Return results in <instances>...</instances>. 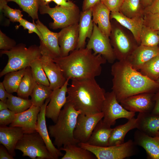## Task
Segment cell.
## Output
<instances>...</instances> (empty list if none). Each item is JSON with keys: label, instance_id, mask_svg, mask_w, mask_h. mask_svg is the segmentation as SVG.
<instances>
[{"label": "cell", "instance_id": "cell-40", "mask_svg": "<svg viewBox=\"0 0 159 159\" xmlns=\"http://www.w3.org/2000/svg\"><path fill=\"white\" fill-rule=\"evenodd\" d=\"M9 20L13 22H19L22 19L23 15L19 9H13L7 4L4 6L2 11Z\"/></svg>", "mask_w": 159, "mask_h": 159}, {"label": "cell", "instance_id": "cell-15", "mask_svg": "<svg viewBox=\"0 0 159 159\" xmlns=\"http://www.w3.org/2000/svg\"><path fill=\"white\" fill-rule=\"evenodd\" d=\"M69 80L67 79L61 87L52 90L50 101L46 107V117L51 119L54 123L57 122L62 108L67 102L66 94Z\"/></svg>", "mask_w": 159, "mask_h": 159}, {"label": "cell", "instance_id": "cell-48", "mask_svg": "<svg viewBox=\"0 0 159 159\" xmlns=\"http://www.w3.org/2000/svg\"><path fill=\"white\" fill-rule=\"evenodd\" d=\"M0 159H14V157L10 154L6 148L3 145L0 146Z\"/></svg>", "mask_w": 159, "mask_h": 159}, {"label": "cell", "instance_id": "cell-23", "mask_svg": "<svg viewBox=\"0 0 159 159\" xmlns=\"http://www.w3.org/2000/svg\"><path fill=\"white\" fill-rule=\"evenodd\" d=\"M111 11L101 1L96 4L92 9V20L100 31L109 37L112 29L110 21Z\"/></svg>", "mask_w": 159, "mask_h": 159}, {"label": "cell", "instance_id": "cell-43", "mask_svg": "<svg viewBox=\"0 0 159 159\" xmlns=\"http://www.w3.org/2000/svg\"><path fill=\"white\" fill-rule=\"evenodd\" d=\"M16 113L8 109L0 111V125L7 126L14 121Z\"/></svg>", "mask_w": 159, "mask_h": 159}, {"label": "cell", "instance_id": "cell-35", "mask_svg": "<svg viewBox=\"0 0 159 159\" xmlns=\"http://www.w3.org/2000/svg\"><path fill=\"white\" fill-rule=\"evenodd\" d=\"M7 2H14L27 13L33 20L38 19V11L40 6L43 5L41 0H6Z\"/></svg>", "mask_w": 159, "mask_h": 159}, {"label": "cell", "instance_id": "cell-22", "mask_svg": "<svg viewBox=\"0 0 159 159\" xmlns=\"http://www.w3.org/2000/svg\"><path fill=\"white\" fill-rule=\"evenodd\" d=\"M111 19H114L121 25L129 30L138 44H140V35L144 25L143 15L130 18L120 12H111Z\"/></svg>", "mask_w": 159, "mask_h": 159}, {"label": "cell", "instance_id": "cell-39", "mask_svg": "<svg viewBox=\"0 0 159 159\" xmlns=\"http://www.w3.org/2000/svg\"><path fill=\"white\" fill-rule=\"evenodd\" d=\"M143 18L145 25L154 30L159 31V14L145 12Z\"/></svg>", "mask_w": 159, "mask_h": 159}, {"label": "cell", "instance_id": "cell-12", "mask_svg": "<svg viewBox=\"0 0 159 159\" xmlns=\"http://www.w3.org/2000/svg\"><path fill=\"white\" fill-rule=\"evenodd\" d=\"M103 116L102 112L87 115L80 114L74 132L75 139L79 143H87L97 125Z\"/></svg>", "mask_w": 159, "mask_h": 159}, {"label": "cell", "instance_id": "cell-50", "mask_svg": "<svg viewBox=\"0 0 159 159\" xmlns=\"http://www.w3.org/2000/svg\"><path fill=\"white\" fill-rule=\"evenodd\" d=\"M9 93L6 91L2 82H0V99L1 100L6 102Z\"/></svg>", "mask_w": 159, "mask_h": 159}, {"label": "cell", "instance_id": "cell-8", "mask_svg": "<svg viewBox=\"0 0 159 159\" xmlns=\"http://www.w3.org/2000/svg\"><path fill=\"white\" fill-rule=\"evenodd\" d=\"M15 150L21 151L23 156H28L32 159H54L37 131L24 133L17 143Z\"/></svg>", "mask_w": 159, "mask_h": 159}, {"label": "cell", "instance_id": "cell-6", "mask_svg": "<svg viewBox=\"0 0 159 159\" xmlns=\"http://www.w3.org/2000/svg\"><path fill=\"white\" fill-rule=\"evenodd\" d=\"M39 11L41 14H48L53 19L49 24L50 28L53 29H62L79 23L81 11L76 5L72 7L56 5L51 7L49 5H42Z\"/></svg>", "mask_w": 159, "mask_h": 159}, {"label": "cell", "instance_id": "cell-41", "mask_svg": "<svg viewBox=\"0 0 159 159\" xmlns=\"http://www.w3.org/2000/svg\"><path fill=\"white\" fill-rule=\"evenodd\" d=\"M33 22L31 23L25 19L22 18L19 22V25L17 26V27L18 28L20 26H22L24 29L28 30L29 33H35L38 36L40 41H43V39L41 33L34 20H33Z\"/></svg>", "mask_w": 159, "mask_h": 159}, {"label": "cell", "instance_id": "cell-9", "mask_svg": "<svg viewBox=\"0 0 159 159\" xmlns=\"http://www.w3.org/2000/svg\"><path fill=\"white\" fill-rule=\"evenodd\" d=\"M111 26L109 37L116 59L118 61L127 60L139 45L129 37L119 26L112 24Z\"/></svg>", "mask_w": 159, "mask_h": 159}, {"label": "cell", "instance_id": "cell-4", "mask_svg": "<svg viewBox=\"0 0 159 159\" xmlns=\"http://www.w3.org/2000/svg\"><path fill=\"white\" fill-rule=\"evenodd\" d=\"M81 114L69 103L66 102L62 109L57 122L48 127L50 137L54 139V144L59 149L70 144H78L74 132L77 118Z\"/></svg>", "mask_w": 159, "mask_h": 159}, {"label": "cell", "instance_id": "cell-46", "mask_svg": "<svg viewBox=\"0 0 159 159\" xmlns=\"http://www.w3.org/2000/svg\"><path fill=\"white\" fill-rule=\"evenodd\" d=\"M101 0H83L82 11L92 8L96 4Z\"/></svg>", "mask_w": 159, "mask_h": 159}, {"label": "cell", "instance_id": "cell-57", "mask_svg": "<svg viewBox=\"0 0 159 159\" xmlns=\"http://www.w3.org/2000/svg\"><path fill=\"white\" fill-rule=\"evenodd\" d=\"M157 33H158V34L159 37V31H157Z\"/></svg>", "mask_w": 159, "mask_h": 159}, {"label": "cell", "instance_id": "cell-29", "mask_svg": "<svg viewBox=\"0 0 159 159\" xmlns=\"http://www.w3.org/2000/svg\"><path fill=\"white\" fill-rule=\"evenodd\" d=\"M65 152L61 159H95V156L89 150L79 146L78 144H70L59 149Z\"/></svg>", "mask_w": 159, "mask_h": 159}, {"label": "cell", "instance_id": "cell-34", "mask_svg": "<svg viewBox=\"0 0 159 159\" xmlns=\"http://www.w3.org/2000/svg\"><path fill=\"white\" fill-rule=\"evenodd\" d=\"M6 103L8 109L16 114L26 110L32 105L31 99H24L9 93Z\"/></svg>", "mask_w": 159, "mask_h": 159}, {"label": "cell", "instance_id": "cell-26", "mask_svg": "<svg viewBox=\"0 0 159 159\" xmlns=\"http://www.w3.org/2000/svg\"><path fill=\"white\" fill-rule=\"evenodd\" d=\"M136 128L145 134L156 136L159 132V115L151 113H139L136 118Z\"/></svg>", "mask_w": 159, "mask_h": 159}, {"label": "cell", "instance_id": "cell-3", "mask_svg": "<svg viewBox=\"0 0 159 159\" xmlns=\"http://www.w3.org/2000/svg\"><path fill=\"white\" fill-rule=\"evenodd\" d=\"M106 92L94 79H72L68 87L67 102L81 114L101 112Z\"/></svg>", "mask_w": 159, "mask_h": 159}, {"label": "cell", "instance_id": "cell-37", "mask_svg": "<svg viewBox=\"0 0 159 159\" xmlns=\"http://www.w3.org/2000/svg\"><path fill=\"white\" fill-rule=\"evenodd\" d=\"M140 45L148 47L158 46L159 37L157 31H155L144 24L140 35Z\"/></svg>", "mask_w": 159, "mask_h": 159}, {"label": "cell", "instance_id": "cell-17", "mask_svg": "<svg viewBox=\"0 0 159 159\" xmlns=\"http://www.w3.org/2000/svg\"><path fill=\"white\" fill-rule=\"evenodd\" d=\"M50 100V97L47 99L41 107V110L38 116L36 131L43 139L49 152L54 159H57L59 157L63 156L64 154L61 150L55 147L52 142L47 127L45 110Z\"/></svg>", "mask_w": 159, "mask_h": 159}, {"label": "cell", "instance_id": "cell-30", "mask_svg": "<svg viewBox=\"0 0 159 159\" xmlns=\"http://www.w3.org/2000/svg\"><path fill=\"white\" fill-rule=\"evenodd\" d=\"M36 83L30 67L26 68L16 92L18 96L29 99Z\"/></svg>", "mask_w": 159, "mask_h": 159}, {"label": "cell", "instance_id": "cell-11", "mask_svg": "<svg viewBox=\"0 0 159 159\" xmlns=\"http://www.w3.org/2000/svg\"><path fill=\"white\" fill-rule=\"evenodd\" d=\"M86 48L93 50L95 54H100L109 63H113L116 59L109 37L103 34L93 23V29Z\"/></svg>", "mask_w": 159, "mask_h": 159}, {"label": "cell", "instance_id": "cell-5", "mask_svg": "<svg viewBox=\"0 0 159 159\" xmlns=\"http://www.w3.org/2000/svg\"><path fill=\"white\" fill-rule=\"evenodd\" d=\"M0 53L6 55L8 58L6 64L0 72V77L10 72L30 67L33 62L42 56L39 46L34 45L27 48L23 44L16 45L10 50H1Z\"/></svg>", "mask_w": 159, "mask_h": 159}, {"label": "cell", "instance_id": "cell-38", "mask_svg": "<svg viewBox=\"0 0 159 159\" xmlns=\"http://www.w3.org/2000/svg\"><path fill=\"white\" fill-rule=\"evenodd\" d=\"M30 67L37 83L49 86V81L44 69L40 58L33 62Z\"/></svg>", "mask_w": 159, "mask_h": 159}, {"label": "cell", "instance_id": "cell-24", "mask_svg": "<svg viewBox=\"0 0 159 159\" xmlns=\"http://www.w3.org/2000/svg\"><path fill=\"white\" fill-rule=\"evenodd\" d=\"M135 144L143 148L148 158L159 159V138L148 135L137 130L134 136Z\"/></svg>", "mask_w": 159, "mask_h": 159}, {"label": "cell", "instance_id": "cell-31", "mask_svg": "<svg viewBox=\"0 0 159 159\" xmlns=\"http://www.w3.org/2000/svg\"><path fill=\"white\" fill-rule=\"evenodd\" d=\"M25 69L10 72L4 75L2 82L8 93L12 94L17 92L20 82L24 75Z\"/></svg>", "mask_w": 159, "mask_h": 159}, {"label": "cell", "instance_id": "cell-10", "mask_svg": "<svg viewBox=\"0 0 159 159\" xmlns=\"http://www.w3.org/2000/svg\"><path fill=\"white\" fill-rule=\"evenodd\" d=\"M119 103L112 91L106 92L101 112L104 114L103 120L110 126L114 125L118 119L129 120L135 115V112L127 110Z\"/></svg>", "mask_w": 159, "mask_h": 159}, {"label": "cell", "instance_id": "cell-28", "mask_svg": "<svg viewBox=\"0 0 159 159\" xmlns=\"http://www.w3.org/2000/svg\"><path fill=\"white\" fill-rule=\"evenodd\" d=\"M136 118L134 117L128 120L125 123L112 128L110 136L108 146L118 145L124 143L126 135L130 130L136 128Z\"/></svg>", "mask_w": 159, "mask_h": 159}, {"label": "cell", "instance_id": "cell-21", "mask_svg": "<svg viewBox=\"0 0 159 159\" xmlns=\"http://www.w3.org/2000/svg\"><path fill=\"white\" fill-rule=\"evenodd\" d=\"M19 127L0 125V143L13 157L16 155L15 147L19 141L24 134Z\"/></svg>", "mask_w": 159, "mask_h": 159}, {"label": "cell", "instance_id": "cell-13", "mask_svg": "<svg viewBox=\"0 0 159 159\" xmlns=\"http://www.w3.org/2000/svg\"><path fill=\"white\" fill-rule=\"evenodd\" d=\"M35 23L43 39V41H40L39 46L42 55L53 59L61 57L58 32H54L49 30L39 19L37 20Z\"/></svg>", "mask_w": 159, "mask_h": 159}, {"label": "cell", "instance_id": "cell-1", "mask_svg": "<svg viewBox=\"0 0 159 159\" xmlns=\"http://www.w3.org/2000/svg\"><path fill=\"white\" fill-rule=\"evenodd\" d=\"M111 73L113 77L112 91L120 103L133 95L159 91L158 83L133 68L127 60L113 63Z\"/></svg>", "mask_w": 159, "mask_h": 159}, {"label": "cell", "instance_id": "cell-25", "mask_svg": "<svg viewBox=\"0 0 159 159\" xmlns=\"http://www.w3.org/2000/svg\"><path fill=\"white\" fill-rule=\"evenodd\" d=\"M92 8L80 12L79 22V38L76 49L84 48L87 38L90 39L93 29L92 20Z\"/></svg>", "mask_w": 159, "mask_h": 159}, {"label": "cell", "instance_id": "cell-33", "mask_svg": "<svg viewBox=\"0 0 159 159\" xmlns=\"http://www.w3.org/2000/svg\"><path fill=\"white\" fill-rule=\"evenodd\" d=\"M144 9L140 0H124L119 12L127 17L132 18L143 15Z\"/></svg>", "mask_w": 159, "mask_h": 159}, {"label": "cell", "instance_id": "cell-55", "mask_svg": "<svg viewBox=\"0 0 159 159\" xmlns=\"http://www.w3.org/2000/svg\"><path fill=\"white\" fill-rule=\"evenodd\" d=\"M156 82L158 83L159 84V78L157 80Z\"/></svg>", "mask_w": 159, "mask_h": 159}, {"label": "cell", "instance_id": "cell-53", "mask_svg": "<svg viewBox=\"0 0 159 159\" xmlns=\"http://www.w3.org/2000/svg\"><path fill=\"white\" fill-rule=\"evenodd\" d=\"M7 1L6 0H0V12H2L3 8L4 6L7 4Z\"/></svg>", "mask_w": 159, "mask_h": 159}, {"label": "cell", "instance_id": "cell-54", "mask_svg": "<svg viewBox=\"0 0 159 159\" xmlns=\"http://www.w3.org/2000/svg\"><path fill=\"white\" fill-rule=\"evenodd\" d=\"M43 5H49L53 0H41Z\"/></svg>", "mask_w": 159, "mask_h": 159}, {"label": "cell", "instance_id": "cell-44", "mask_svg": "<svg viewBox=\"0 0 159 159\" xmlns=\"http://www.w3.org/2000/svg\"><path fill=\"white\" fill-rule=\"evenodd\" d=\"M124 0H101L111 12H119Z\"/></svg>", "mask_w": 159, "mask_h": 159}, {"label": "cell", "instance_id": "cell-42", "mask_svg": "<svg viewBox=\"0 0 159 159\" xmlns=\"http://www.w3.org/2000/svg\"><path fill=\"white\" fill-rule=\"evenodd\" d=\"M16 45L14 39H11L0 30V49L2 50H10Z\"/></svg>", "mask_w": 159, "mask_h": 159}, {"label": "cell", "instance_id": "cell-32", "mask_svg": "<svg viewBox=\"0 0 159 159\" xmlns=\"http://www.w3.org/2000/svg\"><path fill=\"white\" fill-rule=\"evenodd\" d=\"M52 91L49 86L37 83L30 95L32 105L41 107Z\"/></svg>", "mask_w": 159, "mask_h": 159}, {"label": "cell", "instance_id": "cell-52", "mask_svg": "<svg viewBox=\"0 0 159 159\" xmlns=\"http://www.w3.org/2000/svg\"><path fill=\"white\" fill-rule=\"evenodd\" d=\"M8 109L6 102L0 101V111Z\"/></svg>", "mask_w": 159, "mask_h": 159}, {"label": "cell", "instance_id": "cell-45", "mask_svg": "<svg viewBox=\"0 0 159 159\" xmlns=\"http://www.w3.org/2000/svg\"><path fill=\"white\" fill-rule=\"evenodd\" d=\"M145 12L159 14V0H153L150 5L144 9Z\"/></svg>", "mask_w": 159, "mask_h": 159}, {"label": "cell", "instance_id": "cell-18", "mask_svg": "<svg viewBox=\"0 0 159 159\" xmlns=\"http://www.w3.org/2000/svg\"><path fill=\"white\" fill-rule=\"evenodd\" d=\"M41 107L32 105L26 110L16 114L14 121L9 126L20 127L24 133L36 131L38 116Z\"/></svg>", "mask_w": 159, "mask_h": 159}, {"label": "cell", "instance_id": "cell-19", "mask_svg": "<svg viewBox=\"0 0 159 159\" xmlns=\"http://www.w3.org/2000/svg\"><path fill=\"white\" fill-rule=\"evenodd\" d=\"M40 59L49 81L51 89L53 90L61 87L67 80L59 66L49 57L42 55Z\"/></svg>", "mask_w": 159, "mask_h": 159}, {"label": "cell", "instance_id": "cell-16", "mask_svg": "<svg viewBox=\"0 0 159 159\" xmlns=\"http://www.w3.org/2000/svg\"><path fill=\"white\" fill-rule=\"evenodd\" d=\"M79 23L64 28L58 32L61 57L68 55L77 49L79 38Z\"/></svg>", "mask_w": 159, "mask_h": 159}, {"label": "cell", "instance_id": "cell-27", "mask_svg": "<svg viewBox=\"0 0 159 159\" xmlns=\"http://www.w3.org/2000/svg\"><path fill=\"white\" fill-rule=\"evenodd\" d=\"M111 126L105 123L103 120H101L97 125L86 143L98 147L108 146L112 130Z\"/></svg>", "mask_w": 159, "mask_h": 159}, {"label": "cell", "instance_id": "cell-49", "mask_svg": "<svg viewBox=\"0 0 159 159\" xmlns=\"http://www.w3.org/2000/svg\"><path fill=\"white\" fill-rule=\"evenodd\" d=\"M154 99L155 104L151 113L154 115H159V91L155 93Z\"/></svg>", "mask_w": 159, "mask_h": 159}, {"label": "cell", "instance_id": "cell-36", "mask_svg": "<svg viewBox=\"0 0 159 159\" xmlns=\"http://www.w3.org/2000/svg\"><path fill=\"white\" fill-rule=\"evenodd\" d=\"M139 70L143 75L156 81L159 78V54L145 63Z\"/></svg>", "mask_w": 159, "mask_h": 159}, {"label": "cell", "instance_id": "cell-14", "mask_svg": "<svg viewBox=\"0 0 159 159\" xmlns=\"http://www.w3.org/2000/svg\"><path fill=\"white\" fill-rule=\"evenodd\" d=\"M155 93H141L128 97L120 103L127 110L135 112L151 113L155 104Z\"/></svg>", "mask_w": 159, "mask_h": 159}, {"label": "cell", "instance_id": "cell-51", "mask_svg": "<svg viewBox=\"0 0 159 159\" xmlns=\"http://www.w3.org/2000/svg\"><path fill=\"white\" fill-rule=\"evenodd\" d=\"M142 5L145 9L149 6L152 3L153 0H140Z\"/></svg>", "mask_w": 159, "mask_h": 159}, {"label": "cell", "instance_id": "cell-7", "mask_svg": "<svg viewBox=\"0 0 159 159\" xmlns=\"http://www.w3.org/2000/svg\"><path fill=\"white\" fill-rule=\"evenodd\" d=\"M78 145L92 152L98 159H123L134 155L138 152L137 145L131 140L120 144L106 147L82 143Z\"/></svg>", "mask_w": 159, "mask_h": 159}, {"label": "cell", "instance_id": "cell-2", "mask_svg": "<svg viewBox=\"0 0 159 159\" xmlns=\"http://www.w3.org/2000/svg\"><path fill=\"white\" fill-rule=\"evenodd\" d=\"M64 77L69 79H94L101 73L102 65L107 61L100 54L92 53L87 48L76 49L64 57L53 59Z\"/></svg>", "mask_w": 159, "mask_h": 159}, {"label": "cell", "instance_id": "cell-56", "mask_svg": "<svg viewBox=\"0 0 159 159\" xmlns=\"http://www.w3.org/2000/svg\"><path fill=\"white\" fill-rule=\"evenodd\" d=\"M156 136L158 137L159 138V132H158V133Z\"/></svg>", "mask_w": 159, "mask_h": 159}, {"label": "cell", "instance_id": "cell-47", "mask_svg": "<svg viewBox=\"0 0 159 159\" xmlns=\"http://www.w3.org/2000/svg\"><path fill=\"white\" fill-rule=\"evenodd\" d=\"M53 1L58 6L72 7L76 5L72 0H53Z\"/></svg>", "mask_w": 159, "mask_h": 159}, {"label": "cell", "instance_id": "cell-20", "mask_svg": "<svg viewBox=\"0 0 159 159\" xmlns=\"http://www.w3.org/2000/svg\"><path fill=\"white\" fill-rule=\"evenodd\" d=\"M159 54V46H138L127 60L135 69L140 70L142 66Z\"/></svg>", "mask_w": 159, "mask_h": 159}]
</instances>
